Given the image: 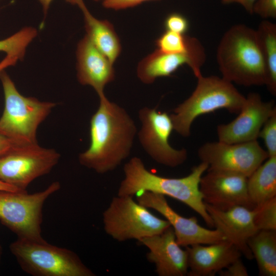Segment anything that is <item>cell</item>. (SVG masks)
Wrapping results in <instances>:
<instances>
[{"label":"cell","instance_id":"6da1fadb","mask_svg":"<svg viewBox=\"0 0 276 276\" xmlns=\"http://www.w3.org/2000/svg\"><path fill=\"white\" fill-rule=\"evenodd\" d=\"M90 121L89 148L80 153V164L99 174L112 171L130 155L137 129L126 110L104 94Z\"/></svg>","mask_w":276,"mask_h":276},{"label":"cell","instance_id":"7a4b0ae2","mask_svg":"<svg viewBox=\"0 0 276 276\" xmlns=\"http://www.w3.org/2000/svg\"><path fill=\"white\" fill-rule=\"evenodd\" d=\"M208 168L207 164L201 162L185 177H165L151 173L140 158L134 156L124 166V178L120 183L118 195L133 196L147 191L171 197L189 206L209 226L214 227L199 189L201 178Z\"/></svg>","mask_w":276,"mask_h":276},{"label":"cell","instance_id":"3957f363","mask_svg":"<svg viewBox=\"0 0 276 276\" xmlns=\"http://www.w3.org/2000/svg\"><path fill=\"white\" fill-rule=\"evenodd\" d=\"M216 60L222 77L244 86L265 84L266 70L256 30L231 27L218 45Z\"/></svg>","mask_w":276,"mask_h":276},{"label":"cell","instance_id":"277c9868","mask_svg":"<svg viewBox=\"0 0 276 276\" xmlns=\"http://www.w3.org/2000/svg\"><path fill=\"white\" fill-rule=\"evenodd\" d=\"M196 86L190 96L170 114L174 130L183 137L191 134V127L199 116L220 109L238 114L245 100L233 83L216 76L197 77Z\"/></svg>","mask_w":276,"mask_h":276},{"label":"cell","instance_id":"5b68a950","mask_svg":"<svg viewBox=\"0 0 276 276\" xmlns=\"http://www.w3.org/2000/svg\"><path fill=\"white\" fill-rule=\"evenodd\" d=\"M0 80L5 99L4 110L0 118V134L15 144L37 143V128L56 103L21 95L5 70L0 72Z\"/></svg>","mask_w":276,"mask_h":276},{"label":"cell","instance_id":"8992f818","mask_svg":"<svg viewBox=\"0 0 276 276\" xmlns=\"http://www.w3.org/2000/svg\"><path fill=\"white\" fill-rule=\"evenodd\" d=\"M9 248L21 269L33 276H94L73 251L41 241L17 238Z\"/></svg>","mask_w":276,"mask_h":276},{"label":"cell","instance_id":"52a82bcc","mask_svg":"<svg viewBox=\"0 0 276 276\" xmlns=\"http://www.w3.org/2000/svg\"><path fill=\"white\" fill-rule=\"evenodd\" d=\"M60 187L58 181H54L44 190L31 194L0 190V222L18 239L44 240L41 236L43 206Z\"/></svg>","mask_w":276,"mask_h":276},{"label":"cell","instance_id":"ba28073f","mask_svg":"<svg viewBox=\"0 0 276 276\" xmlns=\"http://www.w3.org/2000/svg\"><path fill=\"white\" fill-rule=\"evenodd\" d=\"M103 222L106 234L119 242L139 241L160 234L171 226L131 196L113 197L103 213Z\"/></svg>","mask_w":276,"mask_h":276},{"label":"cell","instance_id":"9c48e42d","mask_svg":"<svg viewBox=\"0 0 276 276\" xmlns=\"http://www.w3.org/2000/svg\"><path fill=\"white\" fill-rule=\"evenodd\" d=\"M60 155L38 143L14 144L0 157V180L21 191H27L35 179L48 174Z\"/></svg>","mask_w":276,"mask_h":276},{"label":"cell","instance_id":"30bf717a","mask_svg":"<svg viewBox=\"0 0 276 276\" xmlns=\"http://www.w3.org/2000/svg\"><path fill=\"white\" fill-rule=\"evenodd\" d=\"M138 117L141 123L137 133L140 143L153 160L172 168L186 160L187 150L174 149L169 144V139L174 130L170 114L144 107L139 110Z\"/></svg>","mask_w":276,"mask_h":276},{"label":"cell","instance_id":"8fae6325","mask_svg":"<svg viewBox=\"0 0 276 276\" xmlns=\"http://www.w3.org/2000/svg\"><path fill=\"white\" fill-rule=\"evenodd\" d=\"M201 162L208 169L229 171L248 177L268 157V154L257 140L229 144L222 142H207L198 150Z\"/></svg>","mask_w":276,"mask_h":276},{"label":"cell","instance_id":"7c38bea8","mask_svg":"<svg viewBox=\"0 0 276 276\" xmlns=\"http://www.w3.org/2000/svg\"><path fill=\"white\" fill-rule=\"evenodd\" d=\"M135 195L138 203L156 211L166 218L173 229L176 241L180 246L207 245L226 240L217 229H209L200 226L196 217L180 215L169 205L163 195L145 191Z\"/></svg>","mask_w":276,"mask_h":276},{"label":"cell","instance_id":"4fadbf2b","mask_svg":"<svg viewBox=\"0 0 276 276\" xmlns=\"http://www.w3.org/2000/svg\"><path fill=\"white\" fill-rule=\"evenodd\" d=\"M199 189L204 203L221 210L243 206L253 210L247 191V177L239 173L208 169Z\"/></svg>","mask_w":276,"mask_h":276},{"label":"cell","instance_id":"5bb4252c","mask_svg":"<svg viewBox=\"0 0 276 276\" xmlns=\"http://www.w3.org/2000/svg\"><path fill=\"white\" fill-rule=\"evenodd\" d=\"M275 111L273 101L265 102L258 93H249L236 118L217 126L219 141L233 144L257 140L262 127Z\"/></svg>","mask_w":276,"mask_h":276},{"label":"cell","instance_id":"9a60e30c","mask_svg":"<svg viewBox=\"0 0 276 276\" xmlns=\"http://www.w3.org/2000/svg\"><path fill=\"white\" fill-rule=\"evenodd\" d=\"M206 59L204 48L198 39L183 53H169L156 49L143 58L137 67V76L145 84H151L159 77L170 76L180 66L186 64L197 78Z\"/></svg>","mask_w":276,"mask_h":276},{"label":"cell","instance_id":"2e32d148","mask_svg":"<svg viewBox=\"0 0 276 276\" xmlns=\"http://www.w3.org/2000/svg\"><path fill=\"white\" fill-rule=\"evenodd\" d=\"M204 203L214 227L234 244L242 255L248 260L254 259L247 242L250 237L258 231L254 221V210L240 205L221 210Z\"/></svg>","mask_w":276,"mask_h":276},{"label":"cell","instance_id":"e0dca14e","mask_svg":"<svg viewBox=\"0 0 276 276\" xmlns=\"http://www.w3.org/2000/svg\"><path fill=\"white\" fill-rule=\"evenodd\" d=\"M149 250L148 260L159 276H185L188 271V254L177 243L170 226L160 234L139 241Z\"/></svg>","mask_w":276,"mask_h":276},{"label":"cell","instance_id":"ac0fdd59","mask_svg":"<svg viewBox=\"0 0 276 276\" xmlns=\"http://www.w3.org/2000/svg\"><path fill=\"white\" fill-rule=\"evenodd\" d=\"M77 77L83 85H89L98 96L115 78L113 64L85 35L77 45Z\"/></svg>","mask_w":276,"mask_h":276},{"label":"cell","instance_id":"d6986e66","mask_svg":"<svg viewBox=\"0 0 276 276\" xmlns=\"http://www.w3.org/2000/svg\"><path fill=\"white\" fill-rule=\"evenodd\" d=\"M186 247L189 276H213L242 256L238 249L225 240L203 245Z\"/></svg>","mask_w":276,"mask_h":276},{"label":"cell","instance_id":"ffe728a7","mask_svg":"<svg viewBox=\"0 0 276 276\" xmlns=\"http://www.w3.org/2000/svg\"><path fill=\"white\" fill-rule=\"evenodd\" d=\"M78 6L83 14L86 35L113 64L121 52V44L112 24L107 20H100L93 16L83 0Z\"/></svg>","mask_w":276,"mask_h":276},{"label":"cell","instance_id":"44dd1931","mask_svg":"<svg viewBox=\"0 0 276 276\" xmlns=\"http://www.w3.org/2000/svg\"><path fill=\"white\" fill-rule=\"evenodd\" d=\"M247 191L255 207L276 197V156L268 157L247 177Z\"/></svg>","mask_w":276,"mask_h":276},{"label":"cell","instance_id":"7402d4cb","mask_svg":"<svg viewBox=\"0 0 276 276\" xmlns=\"http://www.w3.org/2000/svg\"><path fill=\"white\" fill-rule=\"evenodd\" d=\"M262 276L276 275V231L260 230L248 240Z\"/></svg>","mask_w":276,"mask_h":276},{"label":"cell","instance_id":"603a6c76","mask_svg":"<svg viewBox=\"0 0 276 276\" xmlns=\"http://www.w3.org/2000/svg\"><path fill=\"white\" fill-rule=\"evenodd\" d=\"M256 30L266 70V82L269 92L276 94V25L261 21Z\"/></svg>","mask_w":276,"mask_h":276},{"label":"cell","instance_id":"cb8c5ba5","mask_svg":"<svg viewBox=\"0 0 276 276\" xmlns=\"http://www.w3.org/2000/svg\"><path fill=\"white\" fill-rule=\"evenodd\" d=\"M37 32L33 27H25L11 36L0 40V52L7 55L22 60L27 47L37 36Z\"/></svg>","mask_w":276,"mask_h":276},{"label":"cell","instance_id":"d4e9b609","mask_svg":"<svg viewBox=\"0 0 276 276\" xmlns=\"http://www.w3.org/2000/svg\"><path fill=\"white\" fill-rule=\"evenodd\" d=\"M197 38L172 31L164 32L155 40L159 50L169 53H183L188 51Z\"/></svg>","mask_w":276,"mask_h":276},{"label":"cell","instance_id":"484cf974","mask_svg":"<svg viewBox=\"0 0 276 276\" xmlns=\"http://www.w3.org/2000/svg\"><path fill=\"white\" fill-rule=\"evenodd\" d=\"M254 221L258 231H276V197L256 206Z\"/></svg>","mask_w":276,"mask_h":276},{"label":"cell","instance_id":"4316f807","mask_svg":"<svg viewBox=\"0 0 276 276\" xmlns=\"http://www.w3.org/2000/svg\"><path fill=\"white\" fill-rule=\"evenodd\" d=\"M259 137L263 140L269 157L276 156V111L262 127Z\"/></svg>","mask_w":276,"mask_h":276},{"label":"cell","instance_id":"83f0119b","mask_svg":"<svg viewBox=\"0 0 276 276\" xmlns=\"http://www.w3.org/2000/svg\"><path fill=\"white\" fill-rule=\"evenodd\" d=\"M167 31L185 34L189 29V21L182 14L172 13L168 15L164 21Z\"/></svg>","mask_w":276,"mask_h":276},{"label":"cell","instance_id":"f1b7e54d","mask_svg":"<svg viewBox=\"0 0 276 276\" xmlns=\"http://www.w3.org/2000/svg\"><path fill=\"white\" fill-rule=\"evenodd\" d=\"M254 13L264 18H275L276 0H256L252 9Z\"/></svg>","mask_w":276,"mask_h":276},{"label":"cell","instance_id":"f546056e","mask_svg":"<svg viewBox=\"0 0 276 276\" xmlns=\"http://www.w3.org/2000/svg\"><path fill=\"white\" fill-rule=\"evenodd\" d=\"M150 1L158 0H104L102 5L106 9L119 10L133 7Z\"/></svg>","mask_w":276,"mask_h":276},{"label":"cell","instance_id":"4dcf8cb0","mask_svg":"<svg viewBox=\"0 0 276 276\" xmlns=\"http://www.w3.org/2000/svg\"><path fill=\"white\" fill-rule=\"evenodd\" d=\"M218 273L221 276H247V270L240 258L236 260Z\"/></svg>","mask_w":276,"mask_h":276},{"label":"cell","instance_id":"1f68e13d","mask_svg":"<svg viewBox=\"0 0 276 276\" xmlns=\"http://www.w3.org/2000/svg\"><path fill=\"white\" fill-rule=\"evenodd\" d=\"M256 1V0H221V2L224 4L238 3L250 14H252L253 6Z\"/></svg>","mask_w":276,"mask_h":276},{"label":"cell","instance_id":"d6a6232c","mask_svg":"<svg viewBox=\"0 0 276 276\" xmlns=\"http://www.w3.org/2000/svg\"><path fill=\"white\" fill-rule=\"evenodd\" d=\"M14 144L10 140L0 134V157Z\"/></svg>","mask_w":276,"mask_h":276},{"label":"cell","instance_id":"836d02e7","mask_svg":"<svg viewBox=\"0 0 276 276\" xmlns=\"http://www.w3.org/2000/svg\"><path fill=\"white\" fill-rule=\"evenodd\" d=\"M18 60L14 57L7 55L4 59L0 62V72L5 70L9 66L14 65Z\"/></svg>","mask_w":276,"mask_h":276},{"label":"cell","instance_id":"e575fe53","mask_svg":"<svg viewBox=\"0 0 276 276\" xmlns=\"http://www.w3.org/2000/svg\"><path fill=\"white\" fill-rule=\"evenodd\" d=\"M41 4L44 15H46L51 3L53 0H37ZM66 2L72 5H77L82 0H65Z\"/></svg>","mask_w":276,"mask_h":276},{"label":"cell","instance_id":"d590c367","mask_svg":"<svg viewBox=\"0 0 276 276\" xmlns=\"http://www.w3.org/2000/svg\"><path fill=\"white\" fill-rule=\"evenodd\" d=\"M0 190H5V191H20V192H24V191H21L14 187L10 185L7 183H5L3 182V181L0 180Z\"/></svg>","mask_w":276,"mask_h":276},{"label":"cell","instance_id":"8d00e7d4","mask_svg":"<svg viewBox=\"0 0 276 276\" xmlns=\"http://www.w3.org/2000/svg\"><path fill=\"white\" fill-rule=\"evenodd\" d=\"M2 251H3L2 247L0 244V264H1L2 256Z\"/></svg>","mask_w":276,"mask_h":276},{"label":"cell","instance_id":"74e56055","mask_svg":"<svg viewBox=\"0 0 276 276\" xmlns=\"http://www.w3.org/2000/svg\"><path fill=\"white\" fill-rule=\"evenodd\" d=\"M93 1L95 2H99V1H103L104 0H93Z\"/></svg>","mask_w":276,"mask_h":276}]
</instances>
